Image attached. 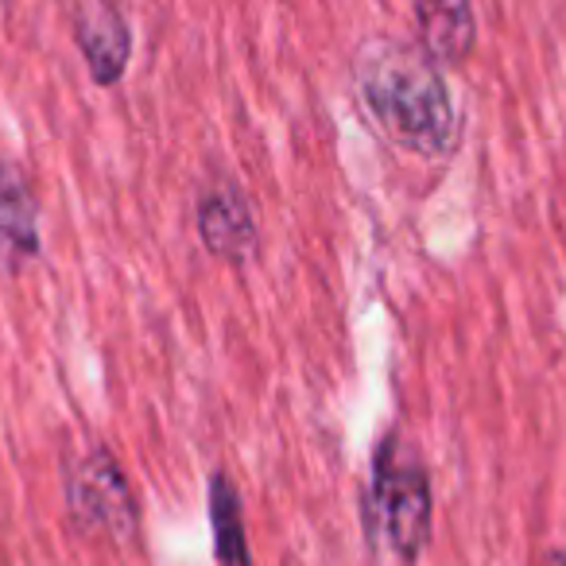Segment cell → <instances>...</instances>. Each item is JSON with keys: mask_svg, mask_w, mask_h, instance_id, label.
<instances>
[{"mask_svg": "<svg viewBox=\"0 0 566 566\" xmlns=\"http://www.w3.org/2000/svg\"><path fill=\"white\" fill-rule=\"evenodd\" d=\"M349 82L373 125L419 159H447L462 144V117L442 66L400 35H365L349 55Z\"/></svg>", "mask_w": 566, "mask_h": 566, "instance_id": "obj_1", "label": "cell"}, {"mask_svg": "<svg viewBox=\"0 0 566 566\" xmlns=\"http://www.w3.org/2000/svg\"><path fill=\"white\" fill-rule=\"evenodd\" d=\"M369 516L392 555L403 566H416V558L431 543L434 524V489L423 458L400 434H385L373 454L369 481Z\"/></svg>", "mask_w": 566, "mask_h": 566, "instance_id": "obj_2", "label": "cell"}, {"mask_svg": "<svg viewBox=\"0 0 566 566\" xmlns=\"http://www.w3.org/2000/svg\"><path fill=\"white\" fill-rule=\"evenodd\" d=\"M63 509L74 535L109 547L140 539V501L125 465L109 447H86L63 458Z\"/></svg>", "mask_w": 566, "mask_h": 566, "instance_id": "obj_3", "label": "cell"}, {"mask_svg": "<svg viewBox=\"0 0 566 566\" xmlns=\"http://www.w3.org/2000/svg\"><path fill=\"white\" fill-rule=\"evenodd\" d=\"M195 229L202 249L229 268L252 264L260 252V221L252 210V198L229 175H213L210 182L198 187Z\"/></svg>", "mask_w": 566, "mask_h": 566, "instance_id": "obj_4", "label": "cell"}, {"mask_svg": "<svg viewBox=\"0 0 566 566\" xmlns=\"http://www.w3.org/2000/svg\"><path fill=\"white\" fill-rule=\"evenodd\" d=\"M71 35L90 82L113 90L133 63V24L117 0H78L71 12Z\"/></svg>", "mask_w": 566, "mask_h": 566, "instance_id": "obj_5", "label": "cell"}, {"mask_svg": "<svg viewBox=\"0 0 566 566\" xmlns=\"http://www.w3.org/2000/svg\"><path fill=\"white\" fill-rule=\"evenodd\" d=\"M43 252L40 198L32 175L12 156H0V272L17 275Z\"/></svg>", "mask_w": 566, "mask_h": 566, "instance_id": "obj_6", "label": "cell"}, {"mask_svg": "<svg viewBox=\"0 0 566 566\" xmlns=\"http://www.w3.org/2000/svg\"><path fill=\"white\" fill-rule=\"evenodd\" d=\"M416 43L439 66H462L478 51V9L473 0H411Z\"/></svg>", "mask_w": 566, "mask_h": 566, "instance_id": "obj_7", "label": "cell"}, {"mask_svg": "<svg viewBox=\"0 0 566 566\" xmlns=\"http://www.w3.org/2000/svg\"><path fill=\"white\" fill-rule=\"evenodd\" d=\"M206 504H210V532H213V555L218 566H252V551L244 539V512L241 493H237L233 478L218 470L206 489Z\"/></svg>", "mask_w": 566, "mask_h": 566, "instance_id": "obj_8", "label": "cell"}, {"mask_svg": "<svg viewBox=\"0 0 566 566\" xmlns=\"http://www.w3.org/2000/svg\"><path fill=\"white\" fill-rule=\"evenodd\" d=\"M535 566H566V551H558V547L543 551L539 563H535Z\"/></svg>", "mask_w": 566, "mask_h": 566, "instance_id": "obj_9", "label": "cell"}]
</instances>
